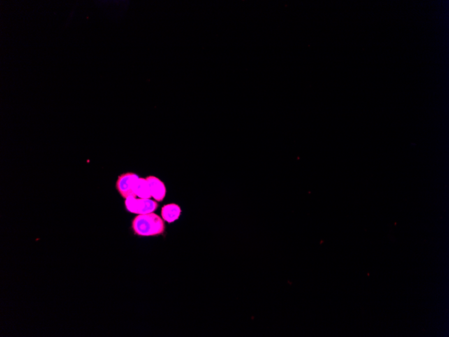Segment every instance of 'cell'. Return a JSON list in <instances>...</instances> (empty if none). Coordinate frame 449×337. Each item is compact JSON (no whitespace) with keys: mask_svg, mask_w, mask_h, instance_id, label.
<instances>
[{"mask_svg":"<svg viewBox=\"0 0 449 337\" xmlns=\"http://www.w3.org/2000/svg\"><path fill=\"white\" fill-rule=\"evenodd\" d=\"M132 227L137 235L142 236L160 235L165 228L163 220L154 213L139 215L134 219Z\"/></svg>","mask_w":449,"mask_h":337,"instance_id":"1","label":"cell"},{"mask_svg":"<svg viewBox=\"0 0 449 337\" xmlns=\"http://www.w3.org/2000/svg\"><path fill=\"white\" fill-rule=\"evenodd\" d=\"M139 179L140 177L134 173H126L119 176L117 180V188L123 198L126 199L131 195L137 197L134 194V187Z\"/></svg>","mask_w":449,"mask_h":337,"instance_id":"2","label":"cell"},{"mask_svg":"<svg viewBox=\"0 0 449 337\" xmlns=\"http://www.w3.org/2000/svg\"><path fill=\"white\" fill-rule=\"evenodd\" d=\"M146 180L149 183L150 187L151 197L156 201L160 202L163 201L166 195V188L164 183L156 176H148Z\"/></svg>","mask_w":449,"mask_h":337,"instance_id":"3","label":"cell"},{"mask_svg":"<svg viewBox=\"0 0 449 337\" xmlns=\"http://www.w3.org/2000/svg\"><path fill=\"white\" fill-rule=\"evenodd\" d=\"M158 205L156 201L149 199H137L135 213L139 215L148 214L156 211Z\"/></svg>","mask_w":449,"mask_h":337,"instance_id":"4","label":"cell"},{"mask_svg":"<svg viewBox=\"0 0 449 337\" xmlns=\"http://www.w3.org/2000/svg\"><path fill=\"white\" fill-rule=\"evenodd\" d=\"M181 209L177 204H172L163 206L162 209V217L165 221L172 223L179 218Z\"/></svg>","mask_w":449,"mask_h":337,"instance_id":"5","label":"cell"},{"mask_svg":"<svg viewBox=\"0 0 449 337\" xmlns=\"http://www.w3.org/2000/svg\"><path fill=\"white\" fill-rule=\"evenodd\" d=\"M134 194L140 199H150V187L146 179L140 178L134 187Z\"/></svg>","mask_w":449,"mask_h":337,"instance_id":"6","label":"cell"},{"mask_svg":"<svg viewBox=\"0 0 449 337\" xmlns=\"http://www.w3.org/2000/svg\"><path fill=\"white\" fill-rule=\"evenodd\" d=\"M136 197L134 195L129 196L126 199V209L131 213H135V207H136Z\"/></svg>","mask_w":449,"mask_h":337,"instance_id":"7","label":"cell"}]
</instances>
